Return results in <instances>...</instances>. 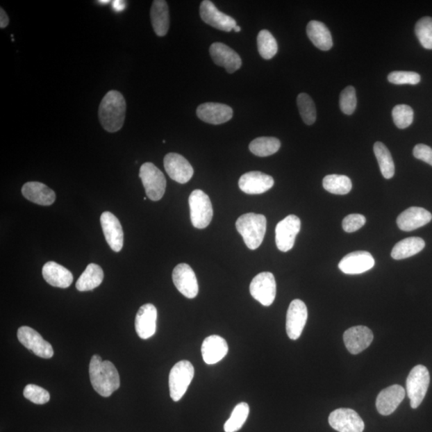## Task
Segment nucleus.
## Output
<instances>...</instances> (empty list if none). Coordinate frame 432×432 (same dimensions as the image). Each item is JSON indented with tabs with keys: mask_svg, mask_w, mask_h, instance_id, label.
<instances>
[{
	"mask_svg": "<svg viewBox=\"0 0 432 432\" xmlns=\"http://www.w3.org/2000/svg\"><path fill=\"white\" fill-rule=\"evenodd\" d=\"M140 178L145 189L147 198L159 201L165 193L167 181L163 173L152 163L141 166Z\"/></svg>",
	"mask_w": 432,
	"mask_h": 432,
	"instance_id": "5",
	"label": "nucleus"
},
{
	"mask_svg": "<svg viewBox=\"0 0 432 432\" xmlns=\"http://www.w3.org/2000/svg\"><path fill=\"white\" fill-rule=\"evenodd\" d=\"M197 114L203 122L219 125L229 122L233 118V110L223 103H205L199 105Z\"/></svg>",
	"mask_w": 432,
	"mask_h": 432,
	"instance_id": "19",
	"label": "nucleus"
},
{
	"mask_svg": "<svg viewBox=\"0 0 432 432\" xmlns=\"http://www.w3.org/2000/svg\"><path fill=\"white\" fill-rule=\"evenodd\" d=\"M113 7L115 12H122L126 8V2L121 1V0H115L113 2Z\"/></svg>",
	"mask_w": 432,
	"mask_h": 432,
	"instance_id": "46",
	"label": "nucleus"
},
{
	"mask_svg": "<svg viewBox=\"0 0 432 432\" xmlns=\"http://www.w3.org/2000/svg\"><path fill=\"white\" fill-rule=\"evenodd\" d=\"M392 118L397 128L400 129L407 128L413 122V110L408 105H397L392 110Z\"/></svg>",
	"mask_w": 432,
	"mask_h": 432,
	"instance_id": "39",
	"label": "nucleus"
},
{
	"mask_svg": "<svg viewBox=\"0 0 432 432\" xmlns=\"http://www.w3.org/2000/svg\"><path fill=\"white\" fill-rule=\"evenodd\" d=\"M110 2V1H109V0H106V1H102V0H100V1H99V3L101 4H108Z\"/></svg>",
	"mask_w": 432,
	"mask_h": 432,
	"instance_id": "48",
	"label": "nucleus"
},
{
	"mask_svg": "<svg viewBox=\"0 0 432 432\" xmlns=\"http://www.w3.org/2000/svg\"><path fill=\"white\" fill-rule=\"evenodd\" d=\"M329 424L339 432H363L365 424L356 410L349 408H339L329 415Z\"/></svg>",
	"mask_w": 432,
	"mask_h": 432,
	"instance_id": "11",
	"label": "nucleus"
},
{
	"mask_svg": "<svg viewBox=\"0 0 432 432\" xmlns=\"http://www.w3.org/2000/svg\"><path fill=\"white\" fill-rule=\"evenodd\" d=\"M190 213L194 228L206 229L213 217L212 202L206 193L201 190H194L189 197Z\"/></svg>",
	"mask_w": 432,
	"mask_h": 432,
	"instance_id": "4",
	"label": "nucleus"
},
{
	"mask_svg": "<svg viewBox=\"0 0 432 432\" xmlns=\"http://www.w3.org/2000/svg\"><path fill=\"white\" fill-rule=\"evenodd\" d=\"M432 153V149L428 145L417 144L414 147L413 155L416 159L422 160L426 163H429Z\"/></svg>",
	"mask_w": 432,
	"mask_h": 432,
	"instance_id": "44",
	"label": "nucleus"
},
{
	"mask_svg": "<svg viewBox=\"0 0 432 432\" xmlns=\"http://www.w3.org/2000/svg\"><path fill=\"white\" fill-rule=\"evenodd\" d=\"M249 405L247 403L237 404L231 417L224 424L225 432H236L242 429L249 415Z\"/></svg>",
	"mask_w": 432,
	"mask_h": 432,
	"instance_id": "36",
	"label": "nucleus"
},
{
	"mask_svg": "<svg viewBox=\"0 0 432 432\" xmlns=\"http://www.w3.org/2000/svg\"><path fill=\"white\" fill-rule=\"evenodd\" d=\"M405 394L406 390L397 384L383 389L376 399L379 413L382 415L392 414L403 401Z\"/></svg>",
	"mask_w": 432,
	"mask_h": 432,
	"instance_id": "23",
	"label": "nucleus"
},
{
	"mask_svg": "<svg viewBox=\"0 0 432 432\" xmlns=\"http://www.w3.org/2000/svg\"><path fill=\"white\" fill-rule=\"evenodd\" d=\"M308 308L302 300L294 299L287 313L286 330L290 339L297 340L302 335L308 320Z\"/></svg>",
	"mask_w": 432,
	"mask_h": 432,
	"instance_id": "12",
	"label": "nucleus"
},
{
	"mask_svg": "<svg viewBox=\"0 0 432 432\" xmlns=\"http://www.w3.org/2000/svg\"><path fill=\"white\" fill-rule=\"evenodd\" d=\"M323 186L326 191L334 194H349L352 188L350 178L342 175H329L324 177Z\"/></svg>",
	"mask_w": 432,
	"mask_h": 432,
	"instance_id": "34",
	"label": "nucleus"
},
{
	"mask_svg": "<svg viewBox=\"0 0 432 432\" xmlns=\"http://www.w3.org/2000/svg\"><path fill=\"white\" fill-rule=\"evenodd\" d=\"M17 337L21 344L26 349L33 351L35 356L44 358V359H50L53 356V347L39 333L30 326H21L18 329Z\"/></svg>",
	"mask_w": 432,
	"mask_h": 432,
	"instance_id": "9",
	"label": "nucleus"
},
{
	"mask_svg": "<svg viewBox=\"0 0 432 432\" xmlns=\"http://www.w3.org/2000/svg\"><path fill=\"white\" fill-rule=\"evenodd\" d=\"M415 34L426 49H432V18L424 17L415 25Z\"/></svg>",
	"mask_w": 432,
	"mask_h": 432,
	"instance_id": "38",
	"label": "nucleus"
},
{
	"mask_svg": "<svg viewBox=\"0 0 432 432\" xmlns=\"http://www.w3.org/2000/svg\"><path fill=\"white\" fill-rule=\"evenodd\" d=\"M157 309L153 304L143 305L135 316V331L141 339L147 340L156 331Z\"/></svg>",
	"mask_w": 432,
	"mask_h": 432,
	"instance_id": "21",
	"label": "nucleus"
},
{
	"mask_svg": "<svg viewBox=\"0 0 432 432\" xmlns=\"http://www.w3.org/2000/svg\"><path fill=\"white\" fill-rule=\"evenodd\" d=\"M432 215L422 208L413 207L405 210L397 218V225L400 230L410 231L418 229L431 222Z\"/></svg>",
	"mask_w": 432,
	"mask_h": 432,
	"instance_id": "24",
	"label": "nucleus"
},
{
	"mask_svg": "<svg viewBox=\"0 0 432 432\" xmlns=\"http://www.w3.org/2000/svg\"><path fill=\"white\" fill-rule=\"evenodd\" d=\"M194 375V367L188 360L180 361L174 365L169 374L170 396L173 401H180L183 398Z\"/></svg>",
	"mask_w": 432,
	"mask_h": 432,
	"instance_id": "7",
	"label": "nucleus"
},
{
	"mask_svg": "<svg viewBox=\"0 0 432 432\" xmlns=\"http://www.w3.org/2000/svg\"><path fill=\"white\" fill-rule=\"evenodd\" d=\"M375 260L371 253L357 251L349 253L339 263L340 269L347 275H359L372 269Z\"/></svg>",
	"mask_w": 432,
	"mask_h": 432,
	"instance_id": "15",
	"label": "nucleus"
},
{
	"mask_svg": "<svg viewBox=\"0 0 432 432\" xmlns=\"http://www.w3.org/2000/svg\"><path fill=\"white\" fill-rule=\"evenodd\" d=\"M357 105L356 89L349 86L340 94V106L342 113L351 115L354 113Z\"/></svg>",
	"mask_w": 432,
	"mask_h": 432,
	"instance_id": "41",
	"label": "nucleus"
},
{
	"mask_svg": "<svg viewBox=\"0 0 432 432\" xmlns=\"http://www.w3.org/2000/svg\"><path fill=\"white\" fill-rule=\"evenodd\" d=\"M210 54L215 65L223 67L229 73H234L242 66V60L236 51L222 43H214L210 47Z\"/></svg>",
	"mask_w": 432,
	"mask_h": 432,
	"instance_id": "20",
	"label": "nucleus"
},
{
	"mask_svg": "<svg viewBox=\"0 0 432 432\" xmlns=\"http://www.w3.org/2000/svg\"><path fill=\"white\" fill-rule=\"evenodd\" d=\"M300 228L301 221L294 215H290L279 222L276 229V243L279 251L287 252L292 249Z\"/></svg>",
	"mask_w": 432,
	"mask_h": 432,
	"instance_id": "10",
	"label": "nucleus"
},
{
	"mask_svg": "<svg viewBox=\"0 0 432 432\" xmlns=\"http://www.w3.org/2000/svg\"><path fill=\"white\" fill-rule=\"evenodd\" d=\"M430 384V374L423 365L415 366L407 379V393L410 407L416 409L423 402Z\"/></svg>",
	"mask_w": 432,
	"mask_h": 432,
	"instance_id": "6",
	"label": "nucleus"
},
{
	"mask_svg": "<svg viewBox=\"0 0 432 432\" xmlns=\"http://www.w3.org/2000/svg\"><path fill=\"white\" fill-rule=\"evenodd\" d=\"M273 178L260 172H250L240 178L239 187L242 192L249 194L265 193L274 186Z\"/></svg>",
	"mask_w": 432,
	"mask_h": 432,
	"instance_id": "22",
	"label": "nucleus"
},
{
	"mask_svg": "<svg viewBox=\"0 0 432 432\" xmlns=\"http://www.w3.org/2000/svg\"><path fill=\"white\" fill-rule=\"evenodd\" d=\"M165 170L172 180L178 183H186L193 176V167L183 156L168 153L163 160Z\"/></svg>",
	"mask_w": 432,
	"mask_h": 432,
	"instance_id": "16",
	"label": "nucleus"
},
{
	"mask_svg": "<svg viewBox=\"0 0 432 432\" xmlns=\"http://www.w3.org/2000/svg\"><path fill=\"white\" fill-rule=\"evenodd\" d=\"M9 24L8 15L5 10L1 8H0V28L2 29L8 27Z\"/></svg>",
	"mask_w": 432,
	"mask_h": 432,
	"instance_id": "45",
	"label": "nucleus"
},
{
	"mask_svg": "<svg viewBox=\"0 0 432 432\" xmlns=\"http://www.w3.org/2000/svg\"><path fill=\"white\" fill-rule=\"evenodd\" d=\"M126 100L118 91H110L99 107V119L103 128L110 133H117L123 128L126 117Z\"/></svg>",
	"mask_w": 432,
	"mask_h": 432,
	"instance_id": "2",
	"label": "nucleus"
},
{
	"mask_svg": "<svg viewBox=\"0 0 432 432\" xmlns=\"http://www.w3.org/2000/svg\"><path fill=\"white\" fill-rule=\"evenodd\" d=\"M172 281L178 291L188 299L197 297L199 286L196 274L187 263H181L174 268Z\"/></svg>",
	"mask_w": 432,
	"mask_h": 432,
	"instance_id": "13",
	"label": "nucleus"
},
{
	"mask_svg": "<svg viewBox=\"0 0 432 432\" xmlns=\"http://www.w3.org/2000/svg\"><path fill=\"white\" fill-rule=\"evenodd\" d=\"M105 239L110 249L119 252L124 246V231L117 216L109 212H105L100 217Z\"/></svg>",
	"mask_w": 432,
	"mask_h": 432,
	"instance_id": "17",
	"label": "nucleus"
},
{
	"mask_svg": "<svg viewBox=\"0 0 432 432\" xmlns=\"http://www.w3.org/2000/svg\"><path fill=\"white\" fill-rule=\"evenodd\" d=\"M199 14L204 23L216 29L226 31V33L234 30L237 26L236 21L233 18L220 12L209 0H204L200 4Z\"/></svg>",
	"mask_w": 432,
	"mask_h": 432,
	"instance_id": "14",
	"label": "nucleus"
},
{
	"mask_svg": "<svg viewBox=\"0 0 432 432\" xmlns=\"http://www.w3.org/2000/svg\"><path fill=\"white\" fill-rule=\"evenodd\" d=\"M281 141L275 137H259L249 145L251 153L260 157L270 156L281 149Z\"/></svg>",
	"mask_w": 432,
	"mask_h": 432,
	"instance_id": "32",
	"label": "nucleus"
},
{
	"mask_svg": "<svg viewBox=\"0 0 432 432\" xmlns=\"http://www.w3.org/2000/svg\"><path fill=\"white\" fill-rule=\"evenodd\" d=\"M24 396L35 404H45L49 402L50 394L43 388L35 384H28L24 390Z\"/></svg>",
	"mask_w": 432,
	"mask_h": 432,
	"instance_id": "40",
	"label": "nucleus"
},
{
	"mask_svg": "<svg viewBox=\"0 0 432 432\" xmlns=\"http://www.w3.org/2000/svg\"><path fill=\"white\" fill-rule=\"evenodd\" d=\"M257 45L260 55L265 60H271L277 53V42L269 31H260L257 37Z\"/></svg>",
	"mask_w": 432,
	"mask_h": 432,
	"instance_id": "35",
	"label": "nucleus"
},
{
	"mask_svg": "<svg viewBox=\"0 0 432 432\" xmlns=\"http://www.w3.org/2000/svg\"><path fill=\"white\" fill-rule=\"evenodd\" d=\"M201 351L203 359L207 365H215L228 354V342L221 336L210 335L204 340Z\"/></svg>",
	"mask_w": 432,
	"mask_h": 432,
	"instance_id": "25",
	"label": "nucleus"
},
{
	"mask_svg": "<svg viewBox=\"0 0 432 432\" xmlns=\"http://www.w3.org/2000/svg\"><path fill=\"white\" fill-rule=\"evenodd\" d=\"M390 83L402 85V84H410L415 85L420 82L421 77L418 73L413 72L397 71L393 72L388 75Z\"/></svg>",
	"mask_w": 432,
	"mask_h": 432,
	"instance_id": "42",
	"label": "nucleus"
},
{
	"mask_svg": "<svg viewBox=\"0 0 432 432\" xmlns=\"http://www.w3.org/2000/svg\"><path fill=\"white\" fill-rule=\"evenodd\" d=\"M374 335L371 329L365 326H356L347 329L344 334L347 349L353 355L360 354L369 347Z\"/></svg>",
	"mask_w": 432,
	"mask_h": 432,
	"instance_id": "18",
	"label": "nucleus"
},
{
	"mask_svg": "<svg viewBox=\"0 0 432 432\" xmlns=\"http://www.w3.org/2000/svg\"><path fill=\"white\" fill-rule=\"evenodd\" d=\"M89 376L94 391L103 397H109L120 387L117 367L112 362L103 361L98 355L92 356L89 365Z\"/></svg>",
	"mask_w": 432,
	"mask_h": 432,
	"instance_id": "1",
	"label": "nucleus"
},
{
	"mask_svg": "<svg viewBox=\"0 0 432 432\" xmlns=\"http://www.w3.org/2000/svg\"><path fill=\"white\" fill-rule=\"evenodd\" d=\"M236 229L243 237L244 243L251 250L259 247L265 239L267 230V219L265 215L247 213L237 219Z\"/></svg>",
	"mask_w": 432,
	"mask_h": 432,
	"instance_id": "3",
	"label": "nucleus"
},
{
	"mask_svg": "<svg viewBox=\"0 0 432 432\" xmlns=\"http://www.w3.org/2000/svg\"><path fill=\"white\" fill-rule=\"evenodd\" d=\"M425 247V242L419 237H410L399 241L392 251V257L394 260H400L412 257L422 251Z\"/></svg>",
	"mask_w": 432,
	"mask_h": 432,
	"instance_id": "31",
	"label": "nucleus"
},
{
	"mask_svg": "<svg viewBox=\"0 0 432 432\" xmlns=\"http://www.w3.org/2000/svg\"><path fill=\"white\" fill-rule=\"evenodd\" d=\"M103 277L104 274L102 268L96 263H90L81 277L78 278L76 287L80 292L92 291L102 283Z\"/></svg>",
	"mask_w": 432,
	"mask_h": 432,
	"instance_id": "30",
	"label": "nucleus"
},
{
	"mask_svg": "<svg viewBox=\"0 0 432 432\" xmlns=\"http://www.w3.org/2000/svg\"><path fill=\"white\" fill-rule=\"evenodd\" d=\"M234 31H235V33H240L241 28L240 27H239V26H236V27L234 28Z\"/></svg>",
	"mask_w": 432,
	"mask_h": 432,
	"instance_id": "47",
	"label": "nucleus"
},
{
	"mask_svg": "<svg viewBox=\"0 0 432 432\" xmlns=\"http://www.w3.org/2000/svg\"><path fill=\"white\" fill-rule=\"evenodd\" d=\"M307 34L312 43L320 50L329 51L333 46L329 29L319 21H310L307 26Z\"/></svg>",
	"mask_w": 432,
	"mask_h": 432,
	"instance_id": "29",
	"label": "nucleus"
},
{
	"mask_svg": "<svg viewBox=\"0 0 432 432\" xmlns=\"http://www.w3.org/2000/svg\"><path fill=\"white\" fill-rule=\"evenodd\" d=\"M42 272L46 282L56 288H69L73 282L72 272L53 261L47 262Z\"/></svg>",
	"mask_w": 432,
	"mask_h": 432,
	"instance_id": "27",
	"label": "nucleus"
},
{
	"mask_svg": "<svg viewBox=\"0 0 432 432\" xmlns=\"http://www.w3.org/2000/svg\"><path fill=\"white\" fill-rule=\"evenodd\" d=\"M250 293L263 306H271L276 297V282L273 274L262 272L253 279Z\"/></svg>",
	"mask_w": 432,
	"mask_h": 432,
	"instance_id": "8",
	"label": "nucleus"
},
{
	"mask_svg": "<svg viewBox=\"0 0 432 432\" xmlns=\"http://www.w3.org/2000/svg\"><path fill=\"white\" fill-rule=\"evenodd\" d=\"M429 165L432 166V153H431V158H430V160H429Z\"/></svg>",
	"mask_w": 432,
	"mask_h": 432,
	"instance_id": "49",
	"label": "nucleus"
},
{
	"mask_svg": "<svg viewBox=\"0 0 432 432\" xmlns=\"http://www.w3.org/2000/svg\"><path fill=\"white\" fill-rule=\"evenodd\" d=\"M366 224V218L360 214H351L342 220V229L347 233H355Z\"/></svg>",
	"mask_w": 432,
	"mask_h": 432,
	"instance_id": "43",
	"label": "nucleus"
},
{
	"mask_svg": "<svg viewBox=\"0 0 432 432\" xmlns=\"http://www.w3.org/2000/svg\"><path fill=\"white\" fill-rule=\"evenodd\" d=\"M374 153L376 155L383 176L388 180L392 178L396 169H394V163L391 152L388 147L381 142H376L374 144Z\"/></svg>",
	"mask_w": 432,
	"mask_h": 432,
	"instance_id": "33",
	"label": "nucleus"
},
{
	"mask_svg": "<svg viewBox=\"0 0 432 432\" xmlns=\"http://www.w3.org/2000/svg\"><path fill=\"white\" fill-rule=\"evenodd\" d=\"M152 27L158 36H165L170 27L169 8L165 0H155L151 8Z\"/></svg>",
	"mask_w": 432,
	"mask_h": 432,
	"instance_id": "28",
	"label": "nucleus"
},
{
	"mask_svg": "<svg viewBox=\"0 0 432 432\" xmlns=\"http://www.w3.org/2000/svg\"><path fill=\"white\" fill-rule=\"evenodd\" d=\"M299 114L307 125H313L316 120V109L312 98L306 93H300L297 97Z\"/></svg>",
	"mask_w": 432,
	"mask_h": 432,
	"instance_id": "37",
	"label": "nucleus"
},
{
	"mask_svg": "<svg viewBox=\"0 0 432 432\" xmlns=\"http://www.w3.org/2000/svg\"><path fill=\"white\" fill-rule=\"evenodd\" d=\"M22 194L29 201L42 206H50L56 201L53 190L40 182L26 183L22 188Z\"/></svg>",
	"mask_w": 432,
	"mask_h": 432,
	"instance_id": "26",
	"label": "nucleus"
}]
</instances>
